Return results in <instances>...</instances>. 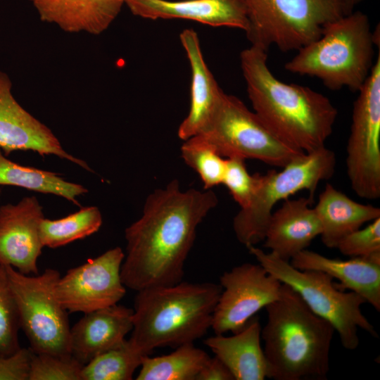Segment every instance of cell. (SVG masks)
<instances>
[{"instance_id":"obj_31","label":"cell","mask_w":380,"mask_h":380,"mask_svg":"<svg viewBox=\"0 0 380 380\" xmlns=\"http://www.w3.org/2000/svg\"><path fill=\"white\" fill-rule=\"evenodd\" d=\"M244 159L239 157L226 158V167L222 180L234 201L241 208L251 203L258 186L259 174L251 175L248 172Z\"/></svg>"},{"instance_id":"obj_16","label":"cell","mask_w":380,"mask_h":380,"mask_svg":"<svg viewBox=\"0 0 380 380\" xmlns=\"http://www.w3.org/2000/svg\"><path fill=\"white\" fill-rule=\"evenodd\" d=\"M134 15L151 20L184 19L213 27L248 28L245 0H125Z\"/></svg>"},{"instance_id":"obj_34","label":"cell","mask_w":380,"mask_h":380,"mask_svg":"<svg viewBox=\"0 0 380 380\" xmlns=\"http://www.w3.org/2000/svg\"><path fill=\"white\" fill-rule=\"evenodd\" d=\"M196 380H234L227 366L217 357L210 358Z\"/></svg>"},{"instance_id":"obj_20","label":"cell","mask_w":380,"mask_h":380,"mask_svg":"<svg viewBox=\"0 0 380 380\" xmlns=\"http://www.w3.org/2000/svg\"><path fill=\"white\" fill-rule=\"evenodd\" d=\"M289 262L298 270L326 273L339 281L343 289L357 293L380 311V258L354 257L340 260L305 249Z\"/></svg>"},{"instance_id":"obj_9","label":"cell","mask_w":380,"mask_h":380,"mask_svg":"<svg viewBox=\"0 0 380 380\" xmlns=\"http://www.w3.org/2000/svg\"><path fill=\"white\" fill-rule=\"evenodd\" d=\"M4 266L30 349L36 353L71 357L68 311L56 293L60 272L46 269L41 274L30 276Z\"/></svg>"},{"instance_id":"obj_22","label":"cell","mask_w":380,"mask_h":380,"mask_svg":"<svg viewBox=\"0 0 380 380\" xmlns=\"http://www.w3.org/2000/svg\"><path fill=\"white\" fill-rule=\"evenodd\" d=\"M261 329L259 318L253 316L232 336L215 334L204 343L227 366L234 380H264L268 369L260 343Z\"/></svg>"},{"instance_id":"obj_4","label":"cell","mask_w":380,"mask_h":380,"mask_svg":"<svg viewBox=\"0 0 380 380\" xmlns=\"http://www.w3.org/2000/svg\"><path fill=\"white\" fill-rule=\"evenodd\" d=\"M222 290L215 283L181 281L138 291L129 340L146 355L156 348L194 343L211 328Z\"/></svg>"},{"instance_id":"obj_28","label":"cell","mask_w":380,"mask_h":380,"mask_svg":"<svg viewBox=\"0 0 380 380\" xmlns=\"http://www.w3.org/2000/svg\"><path fill=\"white\" fill-rule=\"evenodd\" d=\"M181 155L185 163L194 170L203 183L204 189L222 183L226 159L198 136L184 140Z\"/></svg>"},{"instance_id":"obj_8","label":"cell","mask_w":380,"mask_h":380,"mask_svg":"<svg viewBox=\"0 0 380 380\" xmlns=\"http://www.w3.org/2000/svg\"><path fill=\"white\" fill-rule=\"evenodd\" d=\"M246 37L267 51H298L320 37L331 22L346 15L336 0H245Z\"/></svg>"},{"instance_id":"obj_26","label":"cell","mask_w":380,"mask_h":380,"mask_svg":"<svg viewBox=\"0 0 380 380\" xmlns=\"http://www.w3.org/2000/svg\"><path fill=\"white\" fill-rule=\"evenodd\" d=\"M101 224L102 215L97 207H82L61 219L44 217L39 224V236L44 247L56 248L96 233Z\"/></svg>"},{"instance_id":"obj_11","label":"cell","mask_w":380,"mask_h":380,"mask_svg":"<svg viewBox=\"0 0 380 380\" xmlns=\"http://www.w3.org/2000/svg\"><path fill=\"white\" fill-rule=\"evenodd\" d=\"M380 52L358 91L347 144V175L360 198L380 197Z\"/></svg>"},{"instance_id":"obj_21","label":"cell","mask_w":380,"mask_h":380,"mask_svg":"<svg viewBox=\"0 0 380 380\" xmlns=\"http://www.w3.org/2000/svg\"><path fill=\"white\" fill-rule=\"evenodd\" d=\"M40 19L64 32L98 35L119 15L125 0H30Z\"/></svg>"},{"instance_id":"obj_35","label":"cell","mask_w":380,"mask_h":380,"mask_svg":"<svg viewBox=\"0 0 380 380\" xmlns=\"http://www.w3.org/2000/svg\"><path fill=\"white\" fill-rule=\"evenodd\" d=\"M343 8L345 13L349 14L354 11L355 8L363 0H336Z\"/></svg>"},{"instance_id":"obj_23","label":"cell","mask_w":380,"mask_h":380,"mask_svg":"<svg viewBox=\"0 0 380 380\" xmlns=\"http://www.w3.org/2000/svg\"><path fill=\"white\" fill-rule=\"evenodd\" d=\"M320 220L322 243L336 248L346 236L380 217V208L357 203L327 183L314 207Z\"/></svg>"},{"instance_id":"obj_36","label":"cell","mask_w":380,"mask_h":380,"mask_svg":"<svg viewBox=\"0 0 380 380\" xmlns=\"http://www.w3.org/2000/svg\"><path fill=\"white\" fill-rule=\"evenodd\" d=\"M1 190L0 189V198H1Z\"/></svg>"},{"instance_id":"obj_18","label":"cell","mask_w":380,"mask_h":380,"mask_svg":"<svg viewBox=\"0 0 380 380\" xmlns=\"http://www.w3.org/2000/svg\"><path fill=\"white\" fill-rule=\"evenodd\" d=\"M133 314V309L117 304L84 314L70 327L72 357L84 366L120 346L132 330Z\"/></svg>"},{"instance_id":"obj_27","label":"cell","mask_w":380,"mask_h":380,"mask_svg":"<svg viewBox=\"0 0 380 380\" xmlns=\"http://www.w3.org/2000/svg\"><path fill=\"white\" fill-rule=\"evenodd\" d=\"M146 356L129 340L96 356L82 367V380H131Z\"/></svg>"},{"instance_id":"obj_3","label":"cell","mask_w":380,"mask_h":380,"mask_svg":"<svg viewBox=\"0 0 380 380\" xmlns=\"http://www.w3.org/2000/svg\"><path fill=\"white\" fill-rule=\"evenodd\" d=\"M267 320L261 329L269 379L322 380L329 370L335 331L315 315L290 286L281 284L279 297L265 307Z\"/></svg>"},{"instance_id":"obj_19","label":"cell","mask_w":380,"mask_h":380,"mask_svg":"<svg viewBox=\"0 0 380 380\" xmlns=\"http://www.w3.org/2000/svg\"><path fill=\"white\" fill-rule=\"evenodd\" d=\"M310 198H287L272 212L265 234L264 247L283 260H290L307 249L320 236V220Z\"/></svg>"},{"instance_id":"obj_7","label":"cell","mask_w":380,"mask_h":380,"mask_svg":"<svg viewBox=\"0 0 380 380\" xmlns=\"http://www.w3.org/2000/svg\"><path fill=\"white\" fill-rule=\"evenodd\" d=\"M335 165L334 153L324 146L298 156L281 171L271 170L259 174L251 203L241 208L233 220L238 241L246 246L263 241L274 206L302 190H307L313 201L319 183L332 177Z\"/></svg>"},{"instance_id":"obj_30","label":"cell","mask_w":380,"mask_h":380,"mask_svg":"<svg viewBox=\"0 0 380 380\" xmlns=\"http://www.w3.org/2000/svg\"><path fill=\"white\" fill-rule=\"evenodd\" d=\"M82 367L72 357L32 351L28 380H82Z\"/></svg>"},{"instance_id":"obj_25","label":"cell","mask_w":380,"mask_h":380,"mask_svg":"<svg viewBox=\"0 0 380 380\" xmlns=\"http://www.w3.org/2000/svg\"><path fill=\"white\" fill-rule=\"evenodd\" d=\"M210 357L194 343H186L165 355L143 358L137 380H196Z\"/></svg>"},{"instance_id":"obj_6","label":"cell","mask_w":380,"mask_h":380,"mask_svg":"<svg viewBox=\"0 0 380 380\" xmlns=\"http://www.w3.org/2000/svg\"><path fill=\"white\" fill-rule=\"evenodd\" d=\"M258 262L281 284L293 289L317 316L329 322L339 335L341 345L355 350L359 345L358 329L377 337L373 325L361 310L365 300L353 291L339 290L333 278L317 270H300L274 253L246 246Z\"/></svg>"},{"instance_id":"obj_5","label":"cell","mask_w":380,"mask_h":380,"mask_svg":"<svg viewBox=\"0 0 380 380\" xmlns=\"http://www.w3.org/2000/svg\"><path fill=\"white\" fill-rule=\"evenodd\" d=\"M376 42L367 15L353 11L331 23L319 38L285 64L292 73L319 79L327 88L359 91L374 66Z\"/></svg>"},{"instance_id":"obj_17","label":"cell","mask_w":380,"mask_h":380,"mask_svg":"<svg viewBox=\"0 0 380 380\" xmlns=\"http://www.w3.org/2000/svg\"><path fill=\"white\" fill-rule=\"evenodd\" d=\"M179 39L191 71L190 108L177 132L184 141L206 129L225 93L205 62L197 33L193 29H185Z\"/></svg>"},{"instance_id":"obj_10","label":"cell","mask_w":380,"mask_h":380,"mask_svg":"<svg viewBox=\"0 0 380 380\" xmlns=\"http://www.w3.org/2000/svg\"><path fill=\"white\" fill-rule=\"evenodd\" d=\"M196 136L222 157L255 159L274 167H283L304 153L279 138L239 98L227 94L208 127Z\"/></svg>"},{"instance_id":"obj_12","label":"cell","mask_w":380,"mask_h":380,"mask_svg":"<svg viewBox=\"0 0 380 380\" xmlns=\"http://www.w3.org/2000/svg\"><path fill=\"white\" fill-rule=\"evenodd\" d=\"M222 288L211 328L215 334L241 331L248 322L280 295L281 283L260 264L243 263L220 277Z\"/></svg>"},{"instance_id":"obj_13","label":"cell","mask_w":380,"mask_h":380,"mask_svg":"<svg viewBox=\"0 0 380 380\" xmlns=\"http://www.w3.org/2000/svg\"><path fill=\"white\" fill-rule=\"evenodd\" d=\"M125 253L115 247L68 270L56 284V293L69 312L88 313L117 304L126 289L120 275Z\"/></svg>"},{"instance_id":"obj_33","label":"cell","mask_w":380,"mask_h":380,"mask_svg":"<svg viewBox=\"0 0 380 380\" xmlns=\"http://www.w3.org/2000/svg\"><path fill=\"white\" fill-rule=\"evenodd\" d=\"M32 350L20 348L14 353L0 356V380H28Z\"/></svg>"},{"instance_id":"obj_32","label":"cell","mask_w":380,"mask_h":380,"mask_svg":"<svg viewBox=\"0 0 380 380\" xmlns=\"http://www.w3.org/2000/svg\"><path fill=\"white\" fill-rule=\"evenodd\" d=\"M336 248L350 258H380V217L346 236Z\"/></svg>"},{"instance_id":"obj_24","label":"cell","mask_w":380,"mask_h":380,"mask_svg":"<svg viewBox=\"0 0 380 380\" xmlns=\"http://www.w3.org/2000/svg\"><path fill=\"white\" fill-rule=\"evenodd\" d=\"M0 185L54 194L77 205V197L88 192L82 185L68 182L58 173L19 165L7 158L1 148Z\"/></svg>"},{"instance_id":"obj_2","label":"cell","mask_w":380,"mask_h":380,"mask_svg":"<svg viewBox=\"0 0 380 380\" xmlns=\"http://www.w3.org/2000/svg\"><path fill=\"white\" fill-rule=\"evenodd\" d=\"M240 63L253 111L279 138L303 153L325 146L338 115L327 96L278 80L261 48L243 50Z\"/></svg>"},{"instance_id":"obj_29","label":"cell","mask_w":380,"mask_h":380,"mask_svg":"<svg viewBox=\"0 0 380 380\" xmlns=\"http://www.w3.org/2000/svg\"><path fill=\"white\" fill-rule=\"evenodd\" d=\"M20 329L17 305L5 267L0 265V356L10 355L20 348L18 335Z\"/></svg>"},{"instance_id":"obj_1","label":"cell","mask_w":380,"mask_h":380,"mask_svg":"<svg viewBox=\"0 0 380 380\" xmlns=\"http://www.w3.org/2000/svg\"><path fill=\"white\" fill-rule=\"evenodd\" d=\"M217 203L211 189L184 191L177 179L149 194L141 217L125 231V286L138 291L181 282L197 227Z\"/></svg>"},{"instance_id":"obj_15","label":"cell","mask_w":380,"mask_h":380,"mask_svg":"<svg viewBox=\"0 0 380 380\" xmlns=\"http://www.w3.org/2000/svg\"><path fill=\"white\" fill-rule=\"evenodd\" d=\"M43 208L35 196L0 206V265L25 274H37V260L44 248L39 224Z\"/></svg>"},{"instance_id":"obj_14","label":"cell","mask_w":380,"mask_h":380,"mask_svg":"<svg viewBox=\"0 0 380 380\" xmlns=\"http://www.w3.org/2000/svg\"><path fill=\"white\" fill-rule=\"evenodd\" d=\"M0 148L6 156L17 151L54 155L93 172L85 161L66 152L52 131L20 106L12 94L9 77L1 70Z\"/></svg>"}]
</instances>
